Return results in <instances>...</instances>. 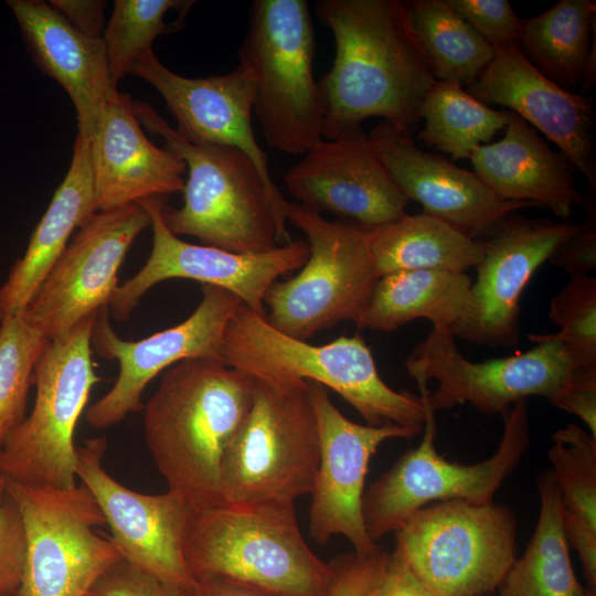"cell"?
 <instances>
[{
    "label": "cell",
    "instance_id": "19",
    "mask_svg": "<svg viewBox=\"0 0 596 596\" xmlns=\"http://www.w3.org/2000/svg\"><path fill=\"white\" fill-rule=\"evenodd\" d=\"M106 449L105 436L77 447L76 477L102 510L121 557L168 583L193 587L184 558L193 509L173 491L148 494L118 482L104 468Z\"/></svg>",
    "mask_w": 596,
    "mask_h": 596
},
{
    "label": "cell",
    "instance_id": "6",
    "mask_svg": "<svg viewBox=\"0 0 596 596\" xmlns=\"http://www.w3.org/2000/svg\"><path fill=\"white\" fill-rule=\"evenodd\" d=\"M319 464V433L308 381L255 380L251 408L221 468L222 502L295 507L310 496Z\"/></svg>",
    "mask_w": 596,
    "mask_h": 596
},
{
    "label": "cell",
    "instance_id": "20",
    "mask_svg": "<svg viewBox=\"0 0 596 596\" xmlns=\"http://www.w3.org/2000/svg\"><path fill=\"white\" fill-rule=\"evenodd\" d=\"M284 180L297 204L366 231L407 214L409 201L380 162L362 126L320 140Z\"/></svg>",
    "mask_w": 596,
    "mask_h": 596
},
{
    "label": "cell",
    "instance_id": "22",
    "mask_svg": "<svg viewBox=\"0 0 596 596\" xmlns=\"http://www.w3.org/2000/svg\"><path fill=\"white\" fill-rule=\"evenodd\" d=\"M369 138L380 162L408 201L418 202L423 213L472 240L488 236L510 213L538 207L532 202L499 198L475 172L421 150L412 134L386 121L379 123Z\"/></svg>",
    "mask_w": 596,
    "mask_h": 596
},
{
    "label": "cell",
    "instance_id": "17",
    "mask_svg": "<svg viewBox=\"0 0 596 596\" xmlns=\"http://www.w3.org/2000/svg\"><path fill=\"white\" fill-rule=\"evenodd\" d=\"M579 227L568 220L529 219L514 212L503 216L483 241L467 311L449 329L454 338L491 348L518 344L526 285Z\"/></svg>",
    "mask_w": 596,
    "mask_h": 596
},
{
    "label": "cell",
    "instance_id": "1",
    "mask_svg": "<svg viewBox=\"0 0 596 596\" xmlns=\"http://www.w3.org/2000/svg\"><path fill=\"white\" fill-rule=\"evenodd\" d=\"M315 7L336 43L332 66L318 82L326 106L323 139L371 117L413 134L437 79L406 1L320 0Z\"/></svg>",
    "mask_w": 596,
    "mask_h": 596
},
{
    "label": "cell",
    "instance_id": "18",
    "mask_svg": "<svg viewBox=\"0 0 596 596\" xmlns=\"http://www.w3.org/2000/svg\"><path fill=\"white\" fill-rule=\"evenodd\" d=\"M308 383L319 433V464L310 493V535L319 544L342 535L355 553L371 554L380 545L370 539L362 514L370 460L385 440L411 438L422 430L350 421L332 403L327 387Z\"/></svg>",
    "mask_w": 596,
    "mask_h": 596
},
{
    "label": "cell",
    "instance_id": "34",
    "mask_svg": "<svg viewBox=\"0 0 596 596\" xmlns=\"http://www.w3.org/2000/svg\"><path fill=\"white\" fill-rule=\"evenodd\" d=\"M547 453L567 536L596 534V437L570 423L553 433Z\"/></svg>",
    "mask_w": 596,
    "mask_h": 596
},
{
    "label": "cell",
    "instance_id": "3",
    "mask_svg": "<svg viewBox=\"0 0 596 596\" xmlns=\"http://www.w3.org/2000/svg\"><path fill=\"white\" fill-rule=\"evenodd\" d=\"M132 108L140 125L161 137L164 147L187 164L182 206L164 203L161 210L172 234L238 254L264 253L291 241L286 227L288 201L266 184L245 152L231 146L192 143L149 104L132 100Z\"/></svg>",
    "mask_w": 596,
    "mask_h": 596
},
{
    "label": "cell",
    "instance_id": "41",
    "mask_svg": "<svg viewBox=\"0 0 596 596\" xmlns=\"http://www.w3.org/2000/svg\"><path fill=\"white\" fill-rule=\"evenodd\" d=\"M25 536L20 512L8 496L0 507V596H18L24 568Z\"/></svg>",
    "mask_w": 596,
    "mask_h": 596
},
{
    "label": "cell",
    "instance_id": "45",
    "mask_svg": "<svg viewBox=\"0 0 596 596\" xmlns=\"http://www.w3.org/2000/svg\"><path fill=\"white\" fill-rule=\"evenodd\" d=\"M377 596H434L416 577L403 557L396 552L390 553L386 570Z\"/></svg>",
    "mask_w": 596,
    "mask_h": 596
},
{
    "label": "cell",
    "instance_id": "5",
    "mask_svg": "<svg viewBox=\"0 0 596 596\" xmlns=\"http://www.w3.org/2000/svg\"><path fill=\"white\" fill-rule=\"evenodd\" d=\"M184 558L191 576L281 596H327L331 568L308 545L295 507L222 502L194 511Z\"/></svg>",
    "mask_w": 596,
    "mask_h": 596
},
{
    "label": "cell",
    "instance_id": "27",
    "mask_svg": "<svg viewBox=\"0 0 596 596\" xmlns=\"http://www.w3.org/2000/svg\"><path fill=\"white\" fill-rule=\"evenodd\" d=\"M96 212L91 143L77 134L63 181L33 230L24 254L0 286V321L24 311L72 235Z\"/></svg>",
    "mask_w": 596,
    "mask_h": 596
},
{
    "label": "cell",
    "instance_id": "2",
    "mask_svg": "<svg viewBox=\"0 0 596 596\" xmlns=\"http://www.w3.org/2000/svg\"><path fill=\"white\" fill-rule=\"evenodd\" d=\"M255 380L221 360L193 358L164 371L143 405V433L168 490L193 511L222 503L225 453L253 402Z\"/></svg>",
    "mask_w": 596,
    "mask_h": 596
},
{
    "label": "cell",
    "instance_id": "37",
    "mask_svg": "<svg viewBox=\"0 0 596 596\" xmlns=\"http://www.w3.org/2000/svg\"><path fill=\"white\" fill-rule=\"evenodd\" d=\"M550 319L560 330L529 334L534 342L558 341L578 370H596V277L570 275V280L550 302Z\"/></svg>",
    "mask_w": 596,
    "mask_h": 596
},
{
    "label": "cell",
    "instance_id": "9",
    "mask_svg": "<svg viewBox=\"0 0 596 596\" xmlns=\"http://www.w3.org/2000/svg\"><path fill=\"white\" fill-rule=\"evenodd\" d=\"M418 387L426 405L422 441L402 455L363 493L364 525L374 543L394 533L428 504L448 500L492 502L531 441L530 414L526 400H522L501 415L502 438L490 458L473 465L448 461L435 447L436 421L426 400L428 387L425 384Z\"/></svg>",
    "mask_w": 596,
    "mask_h": 596
},
{
    "label": "cell",
    "instance_id": "42",
    "mask_svg": "<svg viewBox=\"0 0 596 596\" xmlns=\"http://www.w3.org/2000/svg\"><path fill=\"white\" fill-rule=\"evenodd\" d=\"M587 217L579 230L565 241L550 257L553 266L568 275L587 274L596 268V205L587 198Z\"/></svg>",
    "mask_w": 596,
    "mask_h": 596
},
{
    "label": "cell",
    "instance_id": "24",
    "mask_svg": "<svg viewBox=\"0 0 596 596\" xmlns=\"http://www.w3.org/2000/svg\"><path fill=\"white\" fill-rule=\"evenodd\" d=\"M89 143L97 212L166 198L184 188L185 162L173 150L149 140L129 94L111 93Z\"/></svg>",
    "mask_w": 596,
    "mask_h": 596
},
{
    "label": "cell",
    "instance_id": "35",
    "mask_svg": "<svg viewBox=\"0 0 596 596\" xmlns=\"http://www.w3.org/2000/svg\"><path fill=\"white\" fill-rule=\"evenodd\" d=\"M194 1L116 0L103 39L115 86L129 74L137 58L152 49L153 41L172 31L166 21L170 11L187 13Z\"/></svg>",
    "mask_w": 596,
    "mask_h": 596
},
{
    "label": "cell",
    "instance_id": "44",
    "mask_svg": "<svg viewBox=\"0 0 596 596\" xmlns=\"http://www.w3.org/2000/svg\"><path fill=\"white\" fill-rule=\"evenodd\" d=\"M556 407L577 416L596 437V371L582 373Z\"/></svg>",
    "mask_w": 596,
    "mask_h": 596
},
{
    "label": "cell",
    "instance_id": "30",
    "mask_svg": "<svg viewBox=\"0 0 596 596\" xmlns=\"http://www.w3.org/2000/svg\"><path fill=\"white\" fill-rule=\"evenodd\" d=\"M540 513L525 552L498 586L500 596H594L572 567L560 492L551 470L538 476Z\"/></svg>",
    "mask_w": 596,
    "mask_h": 596
},
{
    "label": "cell",
    "instance_id": "31",
    "mask_svg": "<svg viewBox=\"0 0 596 596\" xmlns=\"http://www.w3.org/2000/svg\"><path fill=\"white\" fill-rule=\"evenodd\" d=\"M595 32V0H560L543 13L522 19L517 43L542 74L565 88L581 83Z\"/></svg>",
    "mask_w": 596,
    "mask_h": 596
},
{
    "label": "cell",
    "instance_id": "46",
    "mask_svg": "<svg viewBox=\"0 0 596 596\" xmlns=\"http://www.w3.org/2000/svg\"><path fill=\"white\" fill-rule=\"evenodd\" d=\"M196 596H281L219 578L195 579Z\"/></svg>",
    "mask_w": 596,
    "mask_h": 596
},
{
    "label": "cell",
    "instance_id": "25",
    "mask_svg": "<svg viewBox=\"0 0 596 596\" xmlns=\"http://www.w3.org/2000/svg\"><path fill=\"white\" fill-rule=\"evenodd\" d=\"M36 66L68 94L76 110L78 135L93 138L114 85L103 38L75 30L49 2L8 0Z\"/></svg>",
    "mask_w": 596,
    "mask_h": 596
},
{
    "label": "cell",
    "instance_id": "39",
    "mask_svg": "<svg viewBox=\"0 0 596 596\" xmlns=\"http://www.w3.org/2000/svg\"><path fill=\"white\" fill-rule=\"evenodd\" d=\"M89 596H196L195 585L168 583L124 558L113 564L94 584Z\"/></svg>",
    "mask_w": 596,
    "mask_h": 596
},
{
    "label": "cell",
    "instance_id": "8",
    "mask_svg": "<svg viewBox=\"0 0 596 596\" xmlns=\"http://www.w3.org/2000/svg\"><path fill=\"white\" fill-rule=\"evenodd\" d=\"M97 313L49 340L41 352L32 411L0 447V470L8 479L33 487L77 485L75 430L100 381L92 358Z\"/></svg>",
    "mask_w": 596,
    "mask_h": 596
},
{
    "label": "cell",
    "instance_id": "33",
    "mask_svg": "<svg viewBox=\"0 0 596 596\" xmlns=\"http://www.w3.org/2000/svg\"><path fill=\"white\" fill-rule=\"evenodd\" d=\"M419 117L425 121L418 137L455 160L469 158L488 143L509 120V110H494L460 85L436 81L426 93Z\"/></svg>",
    "mask_w": 596,
    "mask_h": 596
},
{
    "label": "cell",
    "instance_id": "43",
    "mask_svg": "<svg viewBox=\"0 0 596 596\" xmlns=\"http://www.w3.org/2000/svg\"><path fill=\"white\" fill-rule=\"evenodd\" d=\"M49 3L78 32L93 38H103L106 28V1L51 0Z\"/></svg>",
    "mask_w": 596,
    "mask_h": 596
},
{
    "label": "cell",
    "instance_id": "4",
    "mask_svg": "<svg viewBox=\"0 0 596 596\" xmlns=\"http://www.w3.org/2000/svg\"><path fill=\"white\" fill-rule=\"evenodd\" d=\"M222 359L257 381L319 383L339 394L366 425L423 429L424 400L397 392L382 380L372 351L359 333L315 345L283 333L266 316L241 305L225 329Z\"/></svg>",
    "mask_w": 596,
    "mask_h": 596
},
{
    "label": "cell",
    "instance_id": "23",
    "mask_svg": "<svg viewBox=\"0 0 596 596\" xmlns=\"http://www.w3.org/2000/svg\"><path fill=\"white\" fill-rule=\"evenodd\" d=\"M153 86L177 121L175 131L192 143L235 147L255 163L266 184L280 192L273 181L265 151L252 126L255 79L240 62L222 75L191 78L169 70L153 49L143 52L129 72Z\"/></svg>",
    "mask_w": 596,
    "mask_h": 596
},
{
    "label": "cell",
    "instance_id": "47",
    "mask_svg": "<svg viewBox=\"0 0 596 596\" xmlns=\"http://www.w3.org/2000/svg\"><path fill=\"white\" fill-rule=\"evenodd\" d=\"M581 84L584 92L592 89L596 84V32L593 35L590 49L585 61Z\"/></svg>",
    "mask_w": 596,
    "mask_h": 596
},
{
    "label": "cell",
    "instance_id": "7",
    "mask_svg": "<svg viewBox=\"0 0 596 596\" xmlns=\"http://www.w3.org/2000/svg\"><path fill=\"white\" fill-rule=\"evenodd\" d=\"M315 32L305 0H255L240 62L255 79L254 110L267 143L304 156L323 139L326 106L313 75Z\"/></svg>",
    "mask_w": 596,
    "mask_h": 596
},
{
    "label": "cell",
    "instance_id": "14",
    "mask_svg": "<svg viewBox=\"0 0 596 596\" xmlns=\"http://www.w3.org/2000/svg\"><path fill=\"white\" fill-rule=\"evenodd\" d=\"M242 300L233 292L203 285L202 299L182 322L140 340H124L102 308L92 331V348L103 359L117 361L119 373L113 387L86 411V422L96 429L119 424L143 409L142 393L162 371L193 358L222 359L225 329Z\"/></svg>",
    "mask_w": 596,
    "mask_h": 596
},
{
    "label": "cell",
    "instance_id": "32",
    "mask_svg": "<svg viewBox=\"0 0 596 596\" xmlns=\"http://www.w3.org/2000/svg\"><path fill=\"white\" fill-rule=\"evenodd\" d=\"M414 30L437 81L469 87L491 62L494 49L448 0L406 1Z\"/></svg>",
    "mask_w": 596,
    "mask_h": 596
},
{
    "label": "cell",
    "instance_id": "29",
    "mask_svg": "<svg viewBox=\"0 0 596 596\" xmlns=\"http://www.w3.org/2000/svg\"><path fill=\"white\" fill-rule=\"evenodd\" d=\"M472 278L466 273L401 270L381 277L355 323L358 329L391 332L426 318L450 329L466 313Z\"/></svg>",
    "mask_w": 596,
    "mask_h": 596
},
{
    "label": "cell",
    "instance_id": "11",
    "mask_svg": "<svg viewBox=\"0 0 596 596\" xmlns=\"http://www.w3.org/2000/svg\"><path fill=\"white\" fill-rule=\"evenodd\" d=\"M288 220L307 236L310 253L296 276L268 288L266 319L305 341L340 321L355 324L380 279L371 263L368 231L329 221L292 202L287 205Z\"/></svg>",
    "mask_w": 596,
    "mask_h": 596
},
{
    "label": "cell",
    "instance_id": "36",
    "mask_svg": "<svg viewBox=\"0 0 596 596\" xmlns=\"http://www.w3.org/2000/svg\"><path fill=\"white\" fill-rule=\"evenodd\" d=\"M47 341L23 313L0 321V447L26 416L34 368Z\"/></svg>",
    "mask_w": 596,
    "mask_h": 596
},
{
    "label": "cell",
    "instance_id": "48",
    "mask_svg": "<svg viewBox=\"0 0 596 596\" xmlns=\"http://www.w3.org/2000/svg\"><path fill=\"white\" fill-rule=\"evenodd\" d=\"M7 482L8 478L6 475L0 470V507L3 503L6 497H7Z\"/></svg>",
    "mask_w": 596,
    "mask_h": 596
},
{
    "label": "cell",
    "instance_id": "21",
    "mask_svg": "<svg viewBox=\"0 0 596 596\" xmlns=\"http://www.w3.org/2000/svg\"><path fill=\"white\" fill-rule=\"evenodd\" d=\"M491 62L468 93L483 104L507 107L554 142L596 190L594 99L542 74L517 42L493 45Z\"/></svg>",
    "mask_w": 596,
    "mask_h": 596
},
{
    "label": "cell",
    "instance_id": "10",
    "mask_svg": "<svg viewBox=\"0 0 596 596\" xmlns=\"http://www.w3.org/2000/svg\"><path fill=\"white\" fill-rule=\"evenodd\" d=\"M394 535V551L434 596L491 593L517 558L515 515L493 501L428 504Z\"/></svg>",
    "mask_w": 596,
    "mask_h": 596
},
{
    "label": "cell",
    "instance_id": "12",
    "mask_svg": "<svg viewBox=\"0 0 596 596\" xmlns=\"http://www.w3.org/2000/svg\"><path fill=\"white\" fill-rule=\"evenodd\" d=\"M24 529L25 557L18 596H87L121 555L95 528L105 517L84 485L33 487L8 479Z\"/></svg>",
    "mask_w": 596,
    "mask_h": 596
},
{
    "label": "cell",
    "instance_id": "16",
    "mask_svg": "<svg viewBox=\"0 0 596 596\" xmlns=\"http://www.w3.org/2000/svg\"><path fill=\"white\" fill-rule=\"evenodd\" d=\"M166 198L140 203L151 217L152 248L145 265L119 285L108 308L117 321H126L143 295L168 279H190L216 286L236 295L248 309L266 316L264 298L279 278L298 270L308 259L306 241L291 240L268 252L238 254L207 245H195L172 234L162 219Z\"/></svg>",
    "mask_w": 596,
    "mask_h": 596
},
{
    "label": "cell",
    "instance_id": "40",
    "mask_svg": "<svg viewBox=\"0 0 596 596\" xmlns=\"http://www.w3.org/2000/svg\"><path fill=\"white\" fill-rule=\"evenodd\" d=\"M448 2L492 45L518 42L522 19L508 0H448Z\"/></svg>",
    "mask_w": 596,
    "mask_h": 596
},
{
    "label": "cell",
    "instance_id": "49",
    "mask_svg": "<svg viewBox=\"0 0 596 596\" xmlns=\"http://www.w3.org/2000/svg\"><path fill=\"white\" fill-rule=\"evenodd\" d=\"M87 596H89V595H87Z\"/></svg>",
    "mask_w": 596,
    "mask_h": 596
},
{
    "label": "cell",
    "instance_id": "38",
    "mask_svg": "<svg viewBox=\"0 0 596 596\" xmlns=\"http://www.w3.org/2000/svg\"><path fill=\"white\" fill-rule=\"evenodd\" d=\"M389 557L390 552L381 545L371 554L353 551L336 556L328 562L331 578L327 596H377Z\"/></svg>",
    "mask_w": 596,
    "mask_h": 596
},
{
    "label": "cell",
    "instance_id": "26",
    "mask_svg": "<svg viewBox=\"0 0 596 596\" xmlns=\"http://www.w3.org/2000/svg\"><path fill=\"white\" fill-rule=\"evenodd\" d=\"M468 159L478 178L503 200L535 203L562 221L575 205L586 204L568 159L511 110L503 138L477 147Z\"/></svg>",
    "mask_w": 596,
    "mask_h": 596
},
{
    "label": "cell",
    "instance_id": "15",
    "mask_svg": "<svg viewBox=\"0 0 596 596\" xmlns=\"http://www.w3.org/2000/svg\"><path fill=\"white\" fill-rule=\"evenodd\" d=\"M151 226L141 203L99 211L82 224L24 309L25 321L49 340L108 308L134 241Z\"/></svg>",
    "mask_w": 596,
    "mask_h": 596
},
{
    "label": "cell",
    "instance_id": "13",
    "mask_svg": "<svg viewBox=\"0 0 596 596\" xmlns=\"http://www.w3.org/2000/svg\"><path fill=\"white\" fill-rule=\"evenodd\" d=\"M454 339L448 329L433 327L405 361L414 380L437 381L436 390L426 396L434 412L469 403L486 416L503 415L529 396H542L556 407L583 372L558 341H542L522 353L472 362L459 352Z\"/></svg>",
    "mask_w": 596,
    "mask_h": 596
},
{
    "label": "cell",
    "instance_id": "28",
    "mask_svg": "<svg viewBox=\"0 0 596 596\" xmlns=\"http://www.w3.org/2000/svg\"><path fill=\"white\" fill-rule=\"evenodd\" d=\"M368 247L379 278L401 270L466 273L478 266L485 253L483 241L425 213L406 214L369 230Z\"/></svg>",
    "mask_w": 596,
    "mask_h": 596
}]
</instances>
